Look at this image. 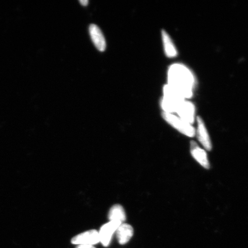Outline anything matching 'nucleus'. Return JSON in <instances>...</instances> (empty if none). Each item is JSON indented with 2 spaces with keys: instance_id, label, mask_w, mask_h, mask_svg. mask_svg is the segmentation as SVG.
Masks as SVG:
<instances>
[{
  "instance_id": "obj_13",
  "label": "nucleus",
  "mask_w": 248,
  "mask_h": 248,
  "mask_svg": "<svg viewBox=\"0 0 248 248\" xmlns=\"http://www.w3.org/2000/svg\"><path fill=\"white\" fill-rule=\"evenodd\" d=\"M79 2L83 6H86L88 4L89 1H88V0H80Z\"/></svg>"
},
{
  "instance_id": "obj_6",
  "label": "nucleus",
  "mask_w": 248,
  "mask_h": 248,
  "mask_svg": "<svg viewBox=\"0 0 248 248\" xmlns=\"http://www.w3.org/2000/svg\"><path fill=\"white\" fill-rule=\"evenodd\" d=\"M197 129L196 133L198 140L207 151H211L212 149V143L211 141L208 131L206 129L205 124L200 117H197Z\"/></svg>"
},
{
  "instance_id": "obj_7",
  "label": "nucleus",
  "mask_w": 248,
  "mask_h": 248,
  "mask_svg": "<svg viewBox=\"0 0 248 248\" xmlns=\"http://www.w3.org/2000/svg\"><path fill=\"white\" fill-rule=\"evenodd\" d=\"M190 152L192 156L201 166L206 169L210 168V164L206 151L201 148L195 141L191 142Z\"/></svg>"
},
{
  "instance_id": "obj_4",
  "label": "nucleus",
  "mask_w": 248,
  "mask_h": 248,
  "mask_svg": "<svg viewBox=\"0 0 248 248\" xmlns=\"http://www.w3.org/2000/svg\"><path fill=\"white\" fill-rule=\"evenodd\" d=\"M100 235L98 231L90 230L78 234L71 240V243L78 245H91L94 246L100 243Z\"/></svg>"
},
{
  "instance_id": "obj_8",
  "label": "nucleus",
  "mask_w": 248,
  "mask_h": 248,
  "mask_svg": "<svg viewBox=\"0 0 248 248\" xmlns=\"http://www.w3.org/2000/svg\"><path fill=\"white\" fill-rule=\"evenodd\" d=\"M89 33L93 43L99 51H104L106 48V40L100 28L95 24L89 27Z\"/></svg>"
},
{
  "instance_id": "obj_12",
  "label": "nucleus",
  "mask_w": 248,
  "mask_h": 248,
  "mask_svg": "<svg viewBox=\"0 0 248 248\" xmlns=\"http://www.w3.org/2000/svg\"><path fill=\"white\" fill-rule=\"evenodd\" d=\"M76 248H95V247L91 245H78Z\"/></svg>"
},
{
  "instance_id": "obj_3",
  "label": "nucleus",
  "mask_w": 248,
  "mask_h": 248,
  "mask_svg": "<svg viewBox=\"0 0 248 248\" xmlns=\"http://www.w3.org/2000/svg\"><path fill=\"white\" fill-rule=\"evenodd\" d=\"M178 117L191 124L195 119V107L191 102L184 100L180 102L176 108L175 112Z\"/></svg>"
},
{
  "instance_id": "obj_10",
  "label": "nucleus",
  "mask_w": 248,
  "mask_h": 248,
  "mask_svg": "<svg viewBox=\"0 0 248 248\" xmlns=\"http://www.w3.org/2000/svg\"><path fill=\"white\" fill-rule=\"evenodd\" d=\"M108 218L110 221L124 222L126 220V214L123 207L120 204H114L111 207L108 213Z\"/></svg>"
},
{
  "instance_id": "obj_2",
  "label": "nucleus",
  "mask_w": 248,
  "mask_h": 248,
  "mask_svg": "<svg viewBox=\"0 0 248 248\" xmlns=\"http://www.w3.org/2000/svg\"><path fill=\"white\" fill-rule=\"evenodd\" d=\"M162 116L164 120L170 125L187 137L193 138L196 134V130L192 124L186 122L174 114L163 112Z\"/></svg>"
},
{
  "instance_id": "obj_11",
  "label": "nucleus",
  "mask_w": 248,
  "mask_h": 248,
  "mask_svg": "<svg viewBox=\"0 0 248 248\" xmlns=\"http://www.w3.org/2000/svg\"><path fill=\"white\" fill-rule=\"evenodd\" d=\"M162 40L166 55L169 58H173L177 55V50L172 40L170 39L169 34L166 31H162Z\"/></svg>"
},
{
  "instance_id": "obj_1",
  "label": "nucleus",
  "mask_w": 248,
  "mask_h": 248,
  "mask_svg": "<svg viewBox=\"0 0 248 248\" xmlns=\"http://www.w3.org/2000/svg\"><path fill=\"white\" fill-rule=\"evenodd\" d=\"M169 85L183 98L193 95L195 78L191 71L181 64H175L170 67L168 73Z\"/></svg>"
},
{
  "instance_id": "obj_5",
  "label": "nucleus",
  "mask_w": 248,
  "mask_h": 248,
  "mask_svg": "<svg viewBox=\"0 0 248 248\" xmlns=\"http://www.w3.org/2000/svg\"><path fill=\"white\" fill-rule=\"evenodd\" d=\"M122 223L116 221H109L102 226L99 232L100 239L102 246L107 247L109 246L113 235Z\"/></svg>"
},
{
  "instance_id": "obj_9",
  "label": "nucleus",
  "mask_w": 248,
  "mask_h": 248,
  "mask_svg": "<svg viewBox=\"0 0 248 248\" xmlns=\"http://www.w3.org/2000/svg\"><path fill=\"white\" fill-rule=\"evenodd\" d=\"M116 232L119 244L124 245L128 243L133 237V229L132 226L123 223L117 228Z\"/></svg>"
}]
</instances>
